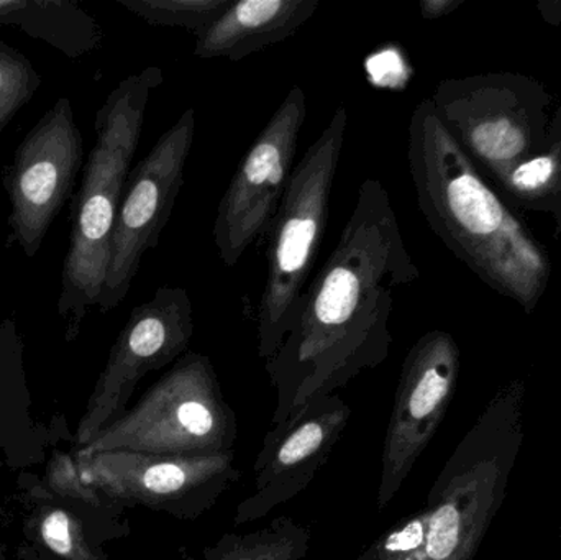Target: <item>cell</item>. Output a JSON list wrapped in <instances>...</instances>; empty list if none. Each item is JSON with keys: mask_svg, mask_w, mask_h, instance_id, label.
Segmentation results:
<instances>
[{"mask_svg": "<svg viewBox=\"0 0 561 560\" xmlns=\"http://www.w3.org/2000/svg\"><path fill=\"white\" fill-rule=\"evenodd\" d=\"M421 276L388 190L363 181L335 250L310 279L289 334L265 370L276 390L272 424L379 367L392 344V295Z\"/></svg>", "mask_w": 561, "mask_h": 560, "instance_id": "1", "label": "cell"}, {"mask_svg": "<svg viewBox=\"0 0 561 560\" xmlns=\"http://www.w3.org/2000/svg\"><path fill=\"white\" fill-rule=\"evenodd\" d=\"M408 161L419 209L438 239L481 282L530 315L549 288V253L471 163L431 99L412 112Z\"/></svg>", "mask_w": 561, "mask_h": 560, "instance_id": "2", "label": "cell"}, {"mask_svg": "<svg viewBox=\"0 0 561 560\" xmlns=\"http://www.w3.org/2000/svg\"><path fill=\"white\" fill-rule=\"evenodd\" d=\"M163 81V69L148 66L122 79L95 114V145L71 199V233L62 262L58 316L66 342L79 338L89 308L98 306L104 289L112 233L140 144L145 112Z\"/></svg>", "mask_w": 561, "mask_h": 560, "instance_id": "3", "label": "cell"}, {"mask_svg": "<svg viewBox=\"0 0 561 560\" xmlns=\"http://www.w3.org/2000/svg\"><path fill=\"white\" fill-rule=\"evenodd\" d=\"M526 393V384L513 380L491 398L428 492L424 548L404 560L474 559L524 444Z\"/></svg>", "mask_w": 561, "mask_h": 560, "instance_id": "4", "label": "cell"}, {"mask_svg": "<svg viewBox=\"0 0 561 560\" xmlns=\"http://www.w3.org/2000/svg\"><path fill=\"white\" fill-rule=\"evenodd\" d=\"M348 111L339 105L302 160L294 167L268 230V272L259 305V357L278 352L310 283L329 219L330 194L345 145Z\"/></svg>", "mask_w": 561, "mask_h": 560, "instance_id": "5", "label": "cell"}, {"mask_svg": "<svg viewBox=\"0 0 561 560\" xmlns=\"http://www.w3.org/2000/svg\"><path fill=\"white\" fill-rule=\"evenodd\" d=\"M237 437L236 411L224 398L216 367L207 355L190 351L82 450L214 456L233 450Z\"/></svg>", "mask_w": 561, "mask_h": 560, "instance_id": "6", "label": "cell"}, {"mask_svg": "<svg viewBox=\"0 0 561 560\" xmlns=\"http://www.w3.org/2000/svg\"><path fill=\"white\" fill-rule=\"evenodd\" d=\"M428 99L444 127L490 181L550 147L552 95L530 76L488 72L444 79Z\"/></svg>", "mask_w": 561, "mask_h": 560, "instance_id": "7", "label": "cell"}, {"mask_svg": "<svg viewBox=\"0 0 561 560\" xmlns=\"http://www.w3.org/2000/svg\"><path fill=\"white\" fill-rule=\"evenodd\" d=\"M89 485L127 508L153 510L194 522L239 482L236 450L214 456H157L111 450H76Z\"/></svg>", "mask_w": 561, "mask_h": 560, "instance_id": "8", "label": "cell"}, {"mask_svg": "<svg viewBox=\"0 0 561 560\" xmlns=\"http://www.w3.org/2000/svg\"><path fill=\"white\" fill-rule=\"evenodd\" d=\"M193 334V302L180 286H161L150 301L134 308L79 421L75 436L78 449L89 446L127 413L138 384L147 375L187 354Z\"/></svg>", "mask_w": 561, "mask_h": 560, "instance_id": "9", "label": "cell"}, {"mask_svg": "<svg viewBox=\"0 0 561 560\" xmlns=\"http://www.w3.org/2000/svg\"><path fill=\"white\" fill-rule=\"evenodd\" d=\"M194 132L196 114L187 108L128 174L112 233L99 311H112L124 302L145 253L157 249L183 187Z\"/></svg>", "mask_w": 561, "mask_h": 560, "instance_id": "10", "label": "cell"}, {"mask_svg": "<svg viewBox=\"0 0 561 560\" xmlns=\"http://www.w3.org/2000/svg\"><path fill=\"white\" fill-rule=\"evenodd\" d=\"M84 163V138L68 98H59L33 125L3 168L10 242L35 259L65 204L75 196Z\"/></svg>", "mask_w": 561, "mask_h": 560, "instance_id": "11", "label": "cell"}, {"mask_svg": "<svg viewBox=\"0 0 561 560\" xmlns=\"http://www.w3.org/2000/svg\"><path fill=\"white\" fill-rule=\"evenodd\" d=\"M306 117V94L294 85L240 161L220 201L213 230L217 252L229 268L268 233L293 174Z\"/></svg>", "mask_w": 561, "mask_h": 560, "instance_id": "12", "label": "cell"}, {"mask_svg": "<svg viewBox=\"0 0 561 560\" xmlns=\"http://www.w3.org/2000/svg\"><path fill=\"white\" fill-rule=\"evenodd\" d=\"M460 347L445 331L422 335L405 355L381 453L378 508L385 510L434 439L457 390Z\"/></svg>", "mask_w": 561, "mask_h": 560, "instance_id": "13", "label": "cell"}, {"mask_svg": "<svg viewBox=\"0 0 561 560\" xmlns=\"http://www.w3.org/2000/svg\"><path fill=\"white\" fill-rule=\"evenodd\" d=\"M352 410L339 395L317 398L284 423L270 426L253 464V490L237 506L233 525L259 522L299 496L325 466Z\"/></svg>", "mask_w": 561, "mask_h": 560, "instance_id": "14", "label": "cell"}, {"mask_svg": "<svg viewBox=\"0 0 561 560\" xmlns=\"http://www.w3.org/2000/svg\"><path fill=\"white\" fill-rule=\"evenodd\" d=\"M20 493L25 545L58 560H108L105 545L130 535L124 506L92 508L66 502L46 489L39 477L22 472Z\"/></svg>", "mask_w": 561, "mask_h": 560, "instance_id": "15", "label": "cell"}, {"mask_svg": "<svg viewBox=\"0 0 561 560\" xmlns=\"http://www.w3.org/2000/svg\"><path fill=\"white\" fill-rule=\"evenodd\" d=\"M322 0H233L232 5L203 35L197 36V58L240 61L299 32Z\"/></svg>", "mask_w": 561, "mask_h": 560, "instance_id": "16", "label": "cell"}, {"mask_svg": "<svg viewBox=\"0 0 561 560\" xmlns=\"http://www.w3.org/2000/svg\"><path fill=\"white\" fill-rule=\"evenodd\" d=\"M51 430L33 418L25 370V341L15 318L0 322V450L12 470L45 462Z\"/></svg>", "mask_w": 561, "mask_h": 560, "instance_id": "17", "label": "cell"}, {"mask_svg": "<svg viewBox=\"0 0 561 560\" xmlns=\"http://www.w3.org/2000/svg\"><path fill=\"white\" fill-rule=\"evenodd\" d=\"M0 25L48 43L71 59L101 48V23L72 0H0Z\"/></svg>", "mask_w": 561, "mask_h": 560, "instance_id": "18", "label": "cell"}, {"mask_svg": "<svg viewBox=\"0 0 561 560\" xmlns=\"http://www.w3.org/2000/svg\"><path fill=\"white\" fill-rule=\"evenodd\" d=\"M496 184L507 203L517 209L552 217L556 239L561 236V144L550 141L542 153L517 161L497 174Z\"/></svg>", "mask_w": 561, "mask_h": 560, "instance_id": "19", "label": "cell"}, {"mask_svg": "<svg viewBox=\"0 0 561 560\" xmlns=\"http://www.w3.org/2000/svg\"><path fill=\"white\" fill-rule=\"evenodd\" d=\"M309 549V528L279 516L256 532L226 533L199 556L183 555V560H306Z\"/></svg>", "mask_w": 561, "mask_h": 560, "instance_id": "20", "label": "cell"}, {"mask_svg": "<svg viewBox=\"0 0 561 560\" xmlns=\"http://www.w3.org/2000/svg\"><path fill=\"white\" fill-rule=\"evenodd\" d=\"M117 3L148 25L184 28L197 38L226 13L233 0H117Z\"/></svg>", "mask_w": 561, "mask_h": 560, "instance_id": "21", "label": "cell"}, {"mask_svg": "<svg viewBox=\"0 0 561 560\" xmlns=\"http://www.w3.org/2000/svg\"><path fill=\"white\" fill-rule=\"evenodd\" d=\"M42 85V76L19 49L0 39V134Z\"/></svg>", "mask_w": 561, "mask_h": 560, "instance_id": "22", "label": "cell"}, {"mask_svg": "<svg viewBox=\"0 0 561 560\" xmlns=\"http://www.w3.org/2000/svg\"><path fill=\"white\" fill-rule=\"evenodd\" d=\"M42 480L49 492L66 502L81 503V505L92 506V508H112V506L118 505L114 500L99 492L95 487L85 482L81 470H79L76 453L53 450L48 462H46Z\"/></svg>", "mask_w": 561, "mask_h": 560, "instance_id": "23", "label": "cell"}, {"mask_svg": "<svg viewBox=\"0 0 561 560\" xmlns=\"http://www.w3.org/2000/svg\"><path fill=\"white\" fill-rule=\"evenodd\" d=\"M461 3L463 0H421L419 9L425 20H438L454 13Z\"/></svg>", "mask_w": 561, "mask_h": 560, "instance_id": "24", "label": "cell"}, {"mask_svg": "<svg viewBox=\"0 0 561 560\" xmlns=\"http://www.w3.org/2000/svg\"><path fill=\"white\" fill-rule=\"evenodd\" d=\"M16 556L23 560H58L49 558V556L43 555V552L36 551L32 546L23 545L20 546L19 551H16Z\"/></svg>", "mask_w": 561, "mask_h": 560, "instance_id": "25", "label": "cell"}, {"mask_svg": "<svg viewBox=\"0 0 561 560\" xmlns=\"http://www.w3.org/2000/svg\"><path fill=\"white\" fill-rule=\"evenodd\" d=\"M550 141L561 144V104L550 122Z\"/></svg>", "mask_w": 561, "mask_h": 560, "instance_id": "26", "label": "cell"}, {"mask_svg": "<svg viewBox=\"0 0 561 560\" xmlns=\"http://www.w3.org/2000/svg\"><path fill=\"white\" fill-rule=\"evenodd\" d=\"M0 560H10L9 558H7L5 555H3L2 551H0Z\"/></svg>", "mask_w": 561, "mask_h": 560, "instance_id": "27", "label": "cell"}]
</instances>
